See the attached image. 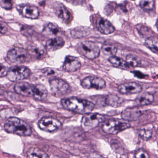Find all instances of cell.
<instances>
[{
    "mask_svg": "<svg viewBox=\"0 0 158 158\" xmlns=\"http://www.w3.org/2000/svg\"><path fill=\"white\" fill-rule=\"evenodd\" d=\"M118 90L123 95H132L141 92L142 87L141 85L135 82H127L119 85Z\"/></svg>",
    "mask_w": 158,
    "mask_h": 158,
    "instance_id": "cell-11",
    "label": "cell"
},
{
    "mask_svg": "<svg viewBox=\"0 0 158 158\" xmlns=\"http://www.w3.org/2000/svg\"><path fill=\"white\" fill-rule=\"evenodd\" d=\"M81 67V63L77 57L67 56L65 57L63 68L68 72H74L79 70Z\"/></svg>",
    "mask_w": 158,
    "mask_h": 158,
    "instance_id": "cell-13",
    "label": "cell"
},
{
    "mask_svg": "<svg viewBox=\"0 0 158 158\" xmlns=\"http://www.w3.org/2000/svg\"><path fill=\"white\" fill-rule=\"evenodd\" d=\"M4 129L10 134L22 136H28L32 134L30 126L23 120L15 117L8 118L4 124Z\"/></svg>",
    "mask_w": 158,
    "mask_h": 158,
    "instance_id": "cell-2",
    "label": "cell"
},
{
    "mask_svg": "<svg viewBox=\"0 0 158 158\" xmlns=\"http://www.w3.org/2000/svg\"><path fill=\"white\" fill-rule=\"evenodd\" d=\"M43 52L44 51H43V50L40 49V48H39V47H33L31 50L28 51V52H30V53H29V54L30 53L34 56L38 57H40L41 55H42L44 53Z\"/></svg>",
    "mask_w": 158,
    "mask_h": 158,
    "instance_id": "cell-31",
    "label": "cell"
},
{
    "mask_svg": "<svg viewBox=\"0 0 158 158\" xmlns=\"http://www.w3.org/2000/svg\"><path fill=\"white\" fill-rule=\"evenodd\" d=\"M155 1L153 0H142L139 2V5L143 10L149 11L153 9Z\"/></svg>",
    "mask_w": 158,
    "mask_h": 158,
    "instance_id": "cell-29",
    "label": "cell"
},
{
    "mask_svg": "<svg viewBox=\"0 0 158 158\" xmlns=\"http://www.w3.org/2000/svg\"><path fill=\"white\" fill-rule=\"evenodd\" d=\"M130 124L124 120L112 119L104 122L102 128L103 132L108 134L115 135L129 128Z\"/></svg>",
    "mask_w": 158,
    "mask_h": 158,
    "instance_id": "cell-3",
    "label": "cell"
},
{
    "mask_svg": "<svg viewBox=\"0 0 158 158\" xmlns=\"http://www.w3.org/2000/svg\"><path fill=\"white\" fill-rule=\"evenodd\" d=\"M54 11L56 15L63 22H67L70 19V13L68 9L61 3H56L54 5Z\"/></svg>",
    "mask_w": 158,
    "mask_h": 158,
    "instance_id": "cell-17",
    "label": "cell"
},
{
    "mask_svg": "<svg viewBox=\"0 0 158 158\" xmlns=\"http://www.w3.org/2000/svg\"><path fill=\"white\" fill-rule=\"evenodd\" d=\"M44 74L47 75H52L53 74H54L55 72L52 70V69H45L44 71Z\"/></svg>",
    "mask_w": 158,
    "mask_h": 158,
    "instance_id": "cell-36",
    "label": "cell"
},
{
    "mask_svg": "<svg viewBox=\"0 0 158 158\" xmlns=\"http://www.w3.org/2000/svg\"><path fill=\"white\" fill-rule=\"evenodd\" d=\"M48 96V91L47 88L44 85L41 84L35 85L34 97L38 100H44L47 98Z\"/></svg>",
    "mask_w": 158,
    "mask_h": 158,
    "instance_id": "cell-21",
    "label": "cell"
},
{
    "mask_svg": "<svg viewBox=\"0 0 158 158\" xmlns=\"http://www.w3.org/2000/svg\"><path fill=\"white\" fill-rule=\"evenodd\" d=\"M71 35L75 38H79L86 36L88 35L87 28L85 27H77L72 30Z\"/></svg>",
    "mask_w": 158,
    "mask_h": 158,
    "instance_id": "cell-26",
    "label": "cell"
},
{
    "mask_svg": "<svg viewBox=\"0 0 158 158\" xmlns=\"http://www.w3.org/2000/svg\"><path fill=\"white\" fill-rule=\"evenodd\" d=\"M61 126L60 122L52 117H44L38 122V126L41 130L52 132L59 129Z\"/></svg>",
    "mask_w": 158,
    "mask_h": 158,
    "instance_id": "cell-10",
    "label": "cell"
},
{
    "mask_svg": "<svg viewBox=\"0 0 158 158\" xmlns=\"http://www.w3.org/2000/svg\"><path fill=\"white\" fill-rule=\"evenodd\" d=\"M142 112L139 109L136 108H129L126 109L122 112L121 116L124 121H135L138 120L142 115Z\"/></svg>",
    "mask_w": 158,
    "mask_h": 158,
    "instance_id": "cell-14",
    "label": "cell"
},
{
    "mask_svg": "<svg viewBox=\"0 0 158 158\" xmlns=\"http://www.w3.org/2000/svg\"><path fill=\"white\" fill-rule=\"evenodd\" d=\"M0 3H1V6L2 8L6 9V10H10L12 7L13 4L11 1L1 0L0 2Z\"/></svg>",
    "mask_w": 158,
    "mask_h": 158,
    "instance_id": "cell-33",
    "label": "cell"
},
{
    "mask_svg": "<svg viewBox=\"0 0 158 158\" xmlns=\"http://www.w3.org/2000/svg\"><path fill=\"white\" fill-rule=\"evenodd\" d=\"M30 73V69L25 66H15L8 70L6 76L10 81L16 82L26 79Z\"/></svg>",
    "mask_w": 158,
    "mask_h": 158,
    "instance_id": "cell-5",
    "label": "cell"
},
{
    "mask_svg": "<svg viewBox=\"0 0 158 158\" xmlns=\"http://www.w3.org/2000/svg\"><path fill=\"white\" fill-rule=\"evenodd\" d=\"M87 158H105L103 156H102L99 153H97V152H93V153H91L89 155Z\"/></svg>",
    "mask_w": 158,
    "mask_h": 158,
    "instance_id": "cell-35",
    "label": "cell"
},
{
    "mask_svg": "<svg viewBox=\"0 0 158 158\" xmlns=\"http://www.w3.org/2000/svg\"><path fill=\"white\" fill-rule=\"evenodd\" d=\"M78 51L89 60H94L99 56L100 49L98 46L91 41H84L78 44Z\"/></svg>",
    "mask_w": 158,
    "mask_h": 158,
    "instance_id": "cell-4",
    "label": "cell"
},
{
    "mask_svg": "<svg viewBox=\"0 0 158 158\" xmlns=\"http://www.w3.org/2000/svg\"><path fill=\"white\" fill-rule=\"evenodd\" d=\"M126 62L128 66L135 67L138 66L141 62L140 59L136 56L128 54L126 57Z\"/></svg>",
    "mask_w": 158,
    "mask_h": 158,
    "instance_id": "cell-28",
    "label": "cell"
},
{
    "mask_svg": "<svg viewBox=\"0 0 158 158\" xmlns=\"http://www.w3.org/2000/svg\"><path fill=\"white\" fill-rule=\"evenodd\" d=\"M105 121V117L98 113H89L85 114L81 121L82 127L86 130H90L98 127Z\"/></svg>",
    "mask_w": 158,
    "mask_h": 158,
    "instance_id": "cell-6",
    "label": "cell"
},
{
    "mask_svg": "<svg viewBox=\"0 0 158 158\" xmlns=\"http://www.w3.org/2000/svg\"><path fill=\"white\" fill-rule=\"evenodd\" d=\"M109 61L114 67L116 68L126 69L129 67L125 60L115 56L110 57Z\"/></svg>",
    "mask_w": 158,
    "mask_h": 158,
    "instance_id": "cell-25",
    "label": "cell"
},
{
    "mask_svg": "<svg viewBox=\"0 0 158 158\" xmlns=\"http://www.w3.org/2000/svg\"><path fill=\"white\" fill-rule=\"evenodd\" d=\"M102 51L103 54L112 57L115 56L117 53V48L114 45L105 44L102 47Z\"/></svg>",
    "mask_w": 158,
    "mask_h": 158,
    "instance_id": "cell-27",
    "label": "cell"
},
{
    "mask_svg": "<svg viewBox=\"0 0 158 158\" xmlns=\"http://www.w3.org/2000/svg\"><path fill=\"white\" fill-rule=\"evenodd\" d=\"M29 56L28 51L21 48H15L10 50L7 53L8 60L13 63L20 64L26 61Z\"/></svg>",
    "mask_w": 158,
    "mask_h": 158,
    "instance_id": "cell-7",
    "label": "cell"
},
{
    "mask_svg": "<svg viewBox=\"0 0 158 158\" xmlns=\"http://www.w3.org/2000/svg\"><path fill=\"white\" fill-rule=\"evenodd\" d=\"M146 47L154 53H158V38L155 37H149L145 42Z\"/></svg>",
    "mask_w": 158,
    "mask_h": 158,
    "instance_id": "cell-24",
    "label": "cell"
},
{
    "mask_svg": "<svg viewBox=\"0 0 158 158\" xmlns=\"http://www.w3.org/2000/svg\"><path fill=\"white\" fill-rule=\"evenodd\" d=\"M156 27H157V29H158V20L157 21V23H156Z\"/></svg>",
    "mask_w": 158,
    "mask_h": 158,
    "instance_id": "cell-37",
    "label": "cell"
},
{
    "mask_svg": "<svg viewBox=\"0 0 158 158\" xmlns=\"http://www.w3.org/2000/svg\"><path fill=\"white\" fill-rule=\"evenodd\" d=\"M21 12L24 17L29 19H37L39 16L38 9L33 5H24L21 8Z\"/></svg>",
    "mask_w": 158,
    "mask_h": 158,
    "instance_id": "cell-16",
    "label": "cell"
},
{
    "mask_svg": "<svg viewBox=\"0 0 158 158\" xmlns=\"http://www.w3.org/2000/svg\"><path fill=\"white\" fill-rule=\"evenodd\" d=\"M81 86L86 89H102L106 87V82L102 78L97 76H88L81 81Z\"/></svg>",
    "mask_w": 158,
    "mask_h": 158,
    "instance_id": "cell-9",
    "label": "cell"
},
{
    "mask_svg": "<svg viewBox=\"0 0 158 158\" xmlns=\"http://www.w3.org/2000/svg\"><path fill=\"white\" fill-rule=\"evenodd\" d=\"M61 104L66 110L80 114H89L95 108V104L91 102L75 97L63 99Z\"/></svg>",
    "mask_w": 158,
    "mask_h": 158,
    "instance_id": "cell-1",
    "label": "cell"
},
{
    "mask_svg": "<svg viewBox=\"0 0 158 158\" xmlns=\"http://www.w3.org/2000/svg\"><path fill=\"white\" fill-rule=\"evenodd\" d=\"M154 101V96L149 93H144L139 96L135 102L137 106H146L151 104Z\"/></svg>",
    "mask_w": 158,
    "mask_h": 158,
    "instance_id": "cell-19",
    "label": "cell"
},
{
    "mask_svg": "<svg viewBox=\"0 0 158 158\" xmlns=\"http://www.w3.org/2000/svg\"><path fill=\"white\" fill-rule=\"evenodd\" d=\"M27 158H49L46 152L40 149L35 147L29 148L27 152Z\"/></svg>",
    "mask_w": 158,
    "mask_h": 158,
    "instance_id": "cell-22",
    "label": "cell"
},
{
    "mask_svg": "<svg viewBox=\"0 0 158 158\" xmlns=\"http://www.w3.org/2000/svg\"><path fill=\"white\" fill-rule=\"evenodd\" d=\"M8 31V28L5 23L3 22L1 23V33L2 34H5Z\"/></svg>",
    "mask_w": 158,
    "mask_h": 158,
    "instance_id": "cell-34",
    "label": "cell"
},
{
    "mask_svg": "<svg viewBox=\"0 0 158 158\" xmlns=\"http://www.w3.org/2000/svg\"><path fill=\"white\" fill-rule=\"evenodd\" d=\"M152 132L151 129L148 128H142L139 132V135L142 139L148 140L151 138Z\"/></svg>",
    "mask_w": 158,
    "mask_h": 158,
    "instance_id": "cell-30",
    "label": "cell"
},
{
    "mask_svg": "<svg viewBox=\"0 0 158 158\" xmlns=\"http://www.w3.org/2000/svg\"><path fill=\"white\" fill-rule=\"evenodd\" d=\"M123 102V99L115 94H110L106 97L105 103L114 108L120 107Z\"/></svg>",
    "mask_w": 158,
    "mask_h": 158,
    "instance_id": "cell-23",
    "label": "cell"
},
{
    "mask_svg": "<svg viewBox=\"0 0 158 158\" xmlns=\"http://www.w3.org/2000/svg\"><path fill=\"white\" fill-rule=\"evenodd\" d=\"M49 85L52 93L57 96L66 94L70 87L67 82L60 78H53L50 80Z\"/></svg>",
    "mask_w": 158,
    "mask_h": 158,
    "instance_id": "cell-8",
    "label": "cell"
},
{
    "mask_svg": "<svg viewBox=\"0 0 158 158\" xmlns=\"http://www.w3.org/2000/svg\"><path fill=\"white\" fill-rule=\"evenodd\" d=\"M35 89V85L26 82H18L14 87L16 93L25 97H33Z\"/></svg>",
    "mask_w": 158,
    "mask_h": 158,
    "instance_id": "cell-12",
    "label": "cell"
},
{
    "mask_svg": "<svg viewBox=\"0 0 158 158\" xmlns=\"http://www.w3.org/2000/svg\"><path fill=\"white\" fill-rule=\"evenodd\" d=\"M60 33V29L58 25L53 23L48 24L43 30L44 36L48 37H56V36Z\"/></svg>",
    "mask_w": 158,
    "mask_h": 158,
    "instance_id": "cell-20",
    "label": "cell"
},
{
    "mask_svg": "<svg viewBox=\"0 0 158 158\" xmlns=\"http://www.w3.org/2000/svg\"><path fill=\"white\" fill-rule=\"evenodd\" d=\"M64 45V41L60 37L51 38L46 43V48L49 51H55L61 48Z\"/></svg>",
    "mask_w": 158,
    "mask_h": 158,
    "instance_id": "cell-18",
    "label": "cell"
},
{
    "mask_svg": "<svg viewBox=\"0 0 158 158\" xmlns=\"http://www.w3.org/2000/svg\"><path fill=\"white\" fill-rule=\"evenodd\" d=\"M97 28L101 33L106 35L112 34L115 30L114 27L110 22L103 18L100 19L98 21Z\"/></svg>",
    "mask_w": 158,
    "mask_h": 158,
    "instance_id": "cell-15",
    "label": "cell"
},
{
    "mask_svg": "<svg viewBox=\"0 0 158 158\" xmlns=\"http://www.w3.org/2000/svg\"><path fill=\"white\" fill-rule=\"evenodd\" d=\"M135 158H150L148 153L144 150H138L135 153Z\"/></svg>",
    "mask_w": 158,
    "mask_h": 158,
    "instance_id": "cell-32",
    "label": "cell"
}]
</instances>
